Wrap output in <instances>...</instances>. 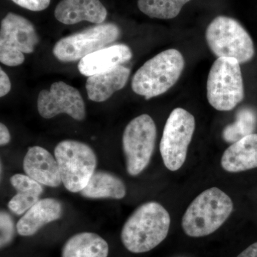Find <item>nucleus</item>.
<instances>
[{
  "label": "nucleus",
  "mask_w": 257,
  "mask_h": 257,
  "mask_svg": "<svg viewBox=\"0 0 257 257\" xmlns=\"http://www.w3.org/2000/svg\"><path fill=\"white\" fill-rule=\"evenodd\" d=\"M126 193L122 180L105 171H95L87 186L80 192L81 195L89 199H121L126 196Z\"/></svg>",
  "instance_id": "20"
},
{
  "label": "nucleus",
  "mask_w": 257,
  "mask_h": 257,
  "mask_svg": "<svg viewBox=\"0 0 257 257\" xmlns=\"http://www.w3.org/2000/svg\"><path fill=\"white\" fill-rule=\"evenodd\" d=\"M0 246L3 248L13 241L16 231H18L13 217L6 211H1L0 213Z\"/></svg>",
  "instance_id": "23"
},
{
  "label": "nucleus",
  "mask_w": 257,
  "mask_h": 257,
  "mask_svg": "<svg viewBox=\"0 0 257 257\" xmlns=\"http://www.w3.org/2000/svg\"><path fill=\"white\" fill-rule=\"evenodd\" d=\"M156 139V124L150 115H140L128 123L122 136L128 175L138 176L147 168L155 150Z\"/></svg>",
  "instance_id": "7"
},
{
  "label": "nucleus",
  "mask_w": 257,
  "mask_h": 257,
  "mask_svg": "<svg viewBox=\"0 0 257 257\" xmlns=\"http://www.w3.org/2000/svg\"><path fill=\"white\" fill-rule=\"evenodd\" d=\"M171 219L162 204L150 202L142 204L128 218L121 233L125 248L130 252H147L164 241L170 231Z\"/></svg>",
  "instance_id": "1"
},
{
  "label": "nucleus",
  "mask_w": 257,
  "mask_h": 257,
  "mask_svg": "<svg viewBox=\"0 0 257 257\" xmlns=\"http://www.w3.org/2000/svg\"><path fill=\"white\" fill-rule=\"evenodd\" d=\"M10 183L18 194L8 203L10 210L17 215L25 214L33 207L43 193L42 184L23 174H16L10 178Z\"/></svg>",
  "instance_id": "18"
},
{
  "label": "nucleus",
  "mask_w": 257,
  "mask_h": 257,
  "mask_svg": "<svg viewBox=\"0 0 257 257\" xmlns=\"http://www.w3.org/2000/svg\"><path fill=\"white\" fill-rule=\"evenodd\" d=\"M62 203L53 198L40 199L25 214L17 224L19 234L23 236H33L44 226L62 217Z\"/></svg>",
  "instance_id": "15"
},
{
  "label": "nucleus",
  "mask_w": 257,
  "mask_h": 257,
  "mask_svg": "<svg viewBox=\"0 0 257 257\" xmlns=\"http://www.w3.org/2000/svg\"><path fill=\"white\" fill-rule=\"evenodd\" d=\"M256 122V114L252 109L241 108L236 113L234 122L225 126L222 133L223 139L228 143H236L245 137L252 135Z\"/></svg>",
  "instance_id": "21"
},
{
  "label": "nucleus",
  "mask_w": 257,
  "mask_h": 257,
  "mask_svg": "<svg viewBox=\"0 0 257 257\" xmlns=\"http://www.w3.org/2000/svg\"><path fill=\"white\" fill-rule=\"evenodd\" d=\"M106 16L107 11L99 0H62L55 10V18L64 25L82 21L100 25Z\"/></svg>",
  "instance_id": "13"
},
{
  "label": "nucleus",
  "mask_w": 257,
  "mask_h": 257,
  "mask_svg": "<svg viewBox=\"0 0 257 257\" xmlns=\"http://www.w3.org/2000/svg\"><path fill=\"white\" fill-rule=\"evenodd\" d=\"M108 254L106 240L95 233L82 232L66 241L61 257H107Z\"/></svg>",
  "instance_id": "19"
},
{
  "label": "nucleus",
  "mask_w": 257,
  "mask_h": 257,
  "mask_svg": "<svg viewBox=\"0 0 257 257\" xmlns=\"http://www.w3.org/2000/svg\"><path fill=\"white\" fill-rule=\"evenodd\" d=\"M207 99L214 109L230 111L244 97L239 62L231 57H218L207 79Z\"/></svg>",
  "instance_id": "5"
},
{
  "label": "nucleus",
  "mask_w": 257,
  "mask_h": 257,
  "mask_svg": "<svg viewBox=\"0 0 257 257\" xmlns=\"http://www.w3.org/2000/svg\"><path fill=\"white\" fill-rule=\"evenodd\" d=\"M11 140L9 130L4 124H0V145L2 147L8 145Z\"/></svg>",
  "instance_id": "26"
},
{
  "label": "nucleus",
  "mask_w": 257,
  "mask_h": 257,
  "mask_svg": "<svg viewBox=\"0 0 257 257\" xmlns=\"http://www.w3.org/2000/svg\"><path fill=\"white\" fill-rule=\"evenodd\" d=\"M37 109L45 119H51L62 113L77 121H82L86 116L85 104L80 93L63 82L53 83L50 90L44 89L40 92Z\"/></svg>",
  "instance_id": "11"
},
{
  "label": "nucleus",
  "mask_w": 257,
  "mask_h": 257,
  "mask_svg": "<svg viewBox=\"0 0 257 257\" xmlns=\"http://www.w3.org/2000/svg\"><path fill=\"white\" fill-rule=\"evenodd\" d=\"M23 168L27 175L42 185L57 187L62 184L57 160L41 147L29 148L24 158Z\"/></svg>",
  "instance_id": "12"
},
{
  "label": "nucleus",
  "mask_w": 257,
  "mask_h": 257,
  "mask_svg": "<svg viewBox=\"0 0 257 257\" xmlns=\"http://www.w3.org/2000/svg\"><path fill=\"white\" fill-rule=\"evenodd\" d=\"M184 59L178 50L170 49L147 61L132 81L134 92L146 99L161 95L179 80L184 68Z\"/></svg>",
  "instance_id": "3"
},
{
  "label": "nucleus",
  "mask_w": 257,
  "mask_h": 257,
  "mask_svg": "<svg viewBox=\"0 0 257 257\" xmlns=\"http://www.w3.org/2000/svg\"><path fill=\"white\" fill-rule=\"evenodd\" d=\"M133 57V52L126 45H111L96 51L79 61L78 69L82 75L91 77L103 73L128 62Z\"/></svg>",
  "instance_id": "14"
},
{
  "label": "nucleus",
  "mask_w": 257,
  "mask_h": 257,
  "mask_svg": "<svg viewBox=\"0 0 257 257\" xmlns=\"http://www.w3.org/2000/svg\"><path fill=\"white\" fill-rule=\"evenodd\" d=\"M15 4L30 11L40 12L50 6L51 0H12Z\"/></svg>",
  "instance_id": "24"
},
{
  "label": "nucleus",
  "mask_w": 257,
  "mask_h": 257,
  "mask_svg": "<svg viewBox=\"0 0 257 257\" xmlns=\"http://www.w3.org/2000/svg\"><path fill=\"white\" fill-rule=\"evenodd\" d=\"M195 125L194 116L188 111L176 108L171 112L160 145L162 160L169 170L175 172L183 166Z\"/></svg>",
  "instance_id": "8"
},
{
  "label": "nucleus",
  "mask_w": 257,
  "mask_h": 257,
  "mask_svg": "<svg viewBox=\"0 0 257 257\" xmlns=\"http://www.w3.org/2000/svg\"><path fill=\"white\" fill-rule=\"evenodd\" d=\"M206 40L218 57H231L241 64L254 55L251 37L239 22L229 17L219 16L211 21L206 30Z\"/></svg>",
  "instance_id": "6"
},
{
  "label": "nucleus",
  "mask_w": 257,
  "mask_h": 257,
  "mask_svg": "<svg viewBox=\"0 0 257 257\" xmlns=\"http://www.w3.org/2000/svg\"><path fill=\"white\" fill-rule=\"evenodd\" d=\"M11 82L9 77L3 69H0V96L3 97L10 92Z\"/></svg>",
  "instance_id": "25"
},
{
  "label": "nucleus",
  "mask_w": 257,
  "mask_h": 257,
  "mask_svg": "<svg viewBox=\"0 0 257 257\" xmlns=\"http://www.w3.org/2000/svg\"><path fill=\"white\" fill-rule=\"evenodd\" d=\"M130 74V69L119 65L107 72L88 77L86 82L88 97L96 102L107 100L114 92L124 87Z\"/></svg>",
  "instance_id": "17"
},
{
  "label": "nucleus",
  "mask_w": 257,
  "mask_h": 257,
  "mask_svg": "<svg viewBox=\"0 0 257 257\" xmlns=\"http://www.w3.org/2000/svg\"><path fill=\"white\" fill-rule=\"evenodd\" d=\"M191 0H138L139 9L151 18L169 20L176 18L184 5Z\"/></svg>",
  "instance_id": "22"
},
{
  "label": "nucleus",
  "mask_w": 257,
  "mask_h": 257,
  "mask_svg": "<svg viewBox=\"0 0 257 257\" xmlns=\"http://www.w3.org/2000/svg\"><path fill=\"white\" fill-rule=\"evenodd\" d=\"M221 167L231 173L257 167V134L248 135L226 149L221 160Z\"/></svg>",
  "instance_id": "16"
},
{
  "label": "nucleus",
  "mask_w": 257,
  "mask_h": 257,
  "mask_svg": "<svg viewBox=\"0 0 257 257\" xmlns=\"http://www.w3.org/2000/svg\"><path fill=\"white\" fill-rule=\"evenodd\" d=\"M233 209L228 194L217 187L208 189L189 204L182 217V229L191 237L208 236L224 224Z\"/></svg>",
  "instance_id": "2"
},
{
  "label": "nucleus",
  "mask_w": 257,
  "mask_h": 257,
  "mask_svg": "<svg viewBox=\"0 0 257 257\" xmlns=\"http://www.w3.org/2000/svg\"><path fill=\"white\" fill-rule=\"evenodd\" d=\"M120 30L113 23L100 24L61 39L53 54L61 62L81 60L86 56L104 48L119 38Z\"/></svg>",
  "instance_id": "10"
},
{
  "label": "nucleus",
  "mask_w": 257,
  "mask_h": 257,
  "mask_svg": "<svg viewBox=\"0 0 257 257\" xmlns=\"http://www.w3.org/2000/svg\"><path fill=\"white\" fill-rule=\"evenodd\" d=\"M39 37L33 24L15 13H10L1 22L0 61L10 67L23 63L25 54L35 51Z\"/></svg>",
  "instance_id": "9"
},
{
  "label": "nucleus",
  "mask_w": 257,
  "mask_h": 257,
  "mask_svg": "<svg viewBox=\"0 0 257 257\" xmlns=\"http://www.w3.org/2000/svg\"><path fill=\"white\" fill-rule=\"evenodd\" d=\"M54 152L64 187L71 192H80L95 172V152L87 144L72 140L60 142Z\"/></svg>",
  "instance_id": "4"
},
{
  "label": "nucleus",
  "mask_w": 257,
  "mask_h": 257,
  "mask_svg": "<svg viewBox=\"0 0 257 257\" xmlns=\"http://www.w3.org/2000/svg\"><path fill=\"white\" fill-rule=\"evenodd\" d=\"M237 257H257V242L250 245L242 252L239 253Z\"/></svg>",
  "instance_id": "27"
}]
</instances>
